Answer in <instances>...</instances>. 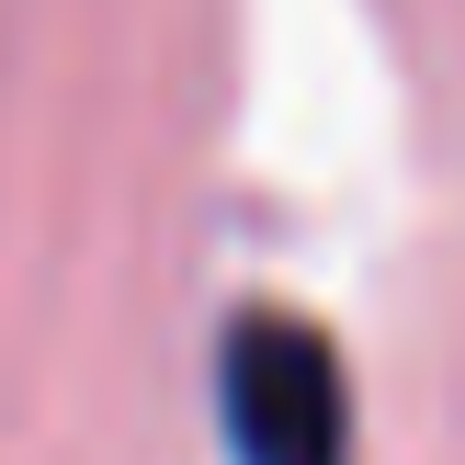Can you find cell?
Instances as JSON below:
<instances>
[{
    "label": "cell",
    "mask_w": 465,
    "mask_h": 465,
    "mask_svg": "<svg viewBox=\"0 0 465 465\" xmlns=\"http://www.w3.org/2000/svg\"><path fill=\"white\" fill-rule=\"evenodd\" d=\"M216 443L227 465H363L352 363L318 318L239 307L216 330Z\"/></svg>",
    "instance_id": "1"
}]
</instances>
